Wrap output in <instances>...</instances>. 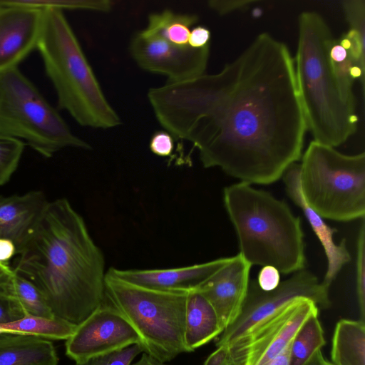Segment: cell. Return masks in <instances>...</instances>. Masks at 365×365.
<instances>
[{
  "label": "cell",
  "instance_id": "7402d4cb",
  "mask_svg": "<svg viewBox=\"0 0 365 365\" xmlns=\"http://www.w3.org/2000/svg\"><path fill=\"white\" fill-rule=\"evenodd\" d=\"M198 21L192 14H180L170 9L148 16L145 33L158 35L178 46L187 45L191 27Z\"/></svg>",
  "mask_w": 365,
  "mask_h": 365
},
{
  "label": "cell",
  "instance_id": "d6a6232c",
  "mask_svg": "<svg viewBox=\"0 0 365 365\" xmlns=\"http://www.w3.org/2000/svg\"><path fill=\"white\" fill-rule=\"evenodd\" d=\"M280 272L272 266H264L257 279L259 287L264 291H272L280 283Z\"/></svg>",
  "mask_w": 365,
  "mask_h": 365
},
{
  "label": "cell",
  "instance_id": "ffe728a7",
  "mask_svg": "<svg viewBox=\"0 0 365 365\" xmlns=\"http://www.w3.org/2000/svg\"><path fill=\"white\" fill-rule=\"evenodd\" d=\"M335 365H365V322L343 319L335 327L331 351Z\"/></svg>",
  "mask_w": 365,
  "mask_h": 365
},
{
  "label": "cell",
  "instance_id": "d590c367",
  "mask_svg": "<svg viewBox=\"0 0 365 365\" xmlns=\"http://www.w3.org/2000/svg\"><path fill=\"white\" fill-rule=\"evenodd\" d=\"M17 255L15 245L10 240L0 239V264H9V262Z\"/></svg>",
  "mask_w": 365,
  "mask_h": 365
},
{
  "label": "cell",
  "instance_id": "e575fe53",
  "mask_svg": "<svg viewBox=\"0 0 365 365\" xmlns=\"http://www.w3.org/2000/svg\"><path fill=\"white\" fill-rule=\"evenodd\" d=\"M204 365H235L232 362L228 348L226 345L217 346L205 360Z\"/></svg>",
  "mask_w": 365,
  "mask_h": 365
},
{
  "label": "cell",
  "instance_id": "ac0fdd59",
  "mask_svg": "<svg viewBox=\"0 0 365 365\" xmlns=\"http://www.w3.org/2000/svg\"><path fill=\"white\" fill-rule=\"evenodd\" d=\"M222 331L218 316L208 300L197 289L188 292L184 329L187 352L207 344Z\"/></svg>",
  "mask_w": 365,
  "mask_h": 365
},
{
  "label": "cell",
  "instance_id": "4fadbf2b",
  "mask_svg": "<svg viewBox=\"0 0 365 365\" xmlns=\"http://www.w3.org/2000/svg\"><path fill=\"white\" fill-rule=\"evenodd\" d=\"M43 18V9L0 0V73L18 67L37 48Z\"/></svg>",
  "mask_w": 365,
  "mask_h": 365
},
{
  "label": "cell",
  "instance_id": "836d02e7",
  "mask_svg": "<svg viewBox=\"0 0 365 365\" xmlns=\"http://www.w3.org/2000/svg\"><path fill=\"white\" fill-rule=\"evenodd\" d=\"M211 34L202 26H197L190 30L187 45L193 48H202L210 46Z\"/></svg>",
  "mask_w": 365,
  "mask_h": 365
},
{
  "label": "cell",
  "instance_id": "3957f363",
  "mask_svg": "<svg viewBox=\"0 0 365 365\" xmlns=\"http://www.w3.org/2000/svg\"><path fill=\"white\" fill-rule=\"evenodd\" d=\"M295 73L307 130L314 141L333 148L344 143L357 129L355 104L346 101L333 70L329 51L335 38L314 11L298 18Z\"/></svg>",
  "mask_w": 365,
  "mask_h": 365
},
{
  "label": "cell",
  "instance_id": "d6986e66",
  "mask_svg": "<svg viewBox=\"0 0 365 365\" xmlns=\"http://www.w3.org/2000/svg\"><path fill=\"white\" fill-rule=\"evenodd\" d=\"M53 344L43 338L13 334L0 335V365H58Z\"/></svg>",
  "mask_w": 365,
  "mask_h": 365
},
{
  "label": "cell",
  "instance_id": "9c48e42d",
  "mask_svg": "<svg viewBox=\"0 0 365 365\" xmlns=\"http://www.w3.org/2000/svg\"><path fill=\"white\" fill-rule=\"evenodd\" d=\"M329 289V287L304 269L280 282L272 291L262 290L257 280L250 281L239 316L222 332L216 346L232 344L297 298L309 299L318 308L329 307L331 305Z\"/></svg>",
  "mask_w": 365,
  "mask_h": 365
},
{
  "label": "cell",
  "instance_id": "484cf974",
  "mask_svg": "<svg viewBox=\"0 0 365 365\" xmlns=\"http://www.w3.org/2000/svg\"><path fill=\"white\" fill-rule=\"evenodd\" d=\"M14 4L44 9L56 8L63 9H83L108 12L112 9L113 1L108 0H52V1H17L10 0Z\"/></svg>",
  "mask_w": 365,
  "mask_h": 365
},
{
  "label": "cell",
  "instance_id": "ba28073f",
  "mask_svg": "<svg viewBox=\"0 0 365 365\" xmlns=\"http://www.w3.org/2000/svg\"><path fill=\"white\" fill-rule=\"evenodd\" d=\"M0 133L26 143L44 158L66 148H91L18 67L0 73Z\"/></svg>",
  "mask_w": 365,
  "mask_h": 365
},
{
  "label": "cell",
  "instance_id": "603a6c76",
  "mask_svg": "<svg viewBox=\"0 0 365 365\" xmlns=\"http://www.w3.org/2000/svg\"><path fill=\"white\" fill-rule=\"evenodd\" d=\"M318 313L319 310L313 312L294 335L291 344L289 365H304L325 345Z\"/></svg>",
  "mask_w": 365,
  "mask_h": 365
},
{
  "label": "cell",
  "instance_id": "8fae6325",
  "mask_svg": "<svg viewBox=\"0 0 365 365\" xmlns=\"http://www.w3.org/2000/svg\"><path fill=\"white\" fill-rule=\"evenodd\" d=\"M129 51L142 69L165 76L168 83H176L205 73L210 46L202 48L178 46L141 30L132 38Z\"/></svg>",
  "mask_w": 365,
  "mask_h": 365
},
{
  "label": "cell",
  "instance_id": "8992f818",
  "mask_svg": "<svg viewBox=\"0 0 365 365\" xmlns=\"http://www.w3.org/2000/svg\"><path fill=\"white\" fill-rule=\"evenodd\" d=\"M105 291L138 334L143 352L165 363L187 352L184 329L188 292L148 288L107 272Z\"/></svg>",
  "mask_w": 365,
  "mask_h": 365
},
{
  "label": "cell",
  "instance_id": "2e32d148",
  "mask_svg": "<svg viewBox=\"0 0 365 365\" xmlns=\"http://www.w3.org/2000/svg\"><path fill=\"white\" fill-rule=\"evenodd\" d=\"M286 192L289 198L304 212L313 231L320 241L327 256L328 266L323 282L330 287L342 269L351 261L345 239L339 244L333 240L337 230L328 226L323 218L313 210L305 201L300 185V165L292 164L282 175Z\"/></svg>",
  "mask_w": 365,
  "mask_h": 365
},
{
  "label": "cell",
  "instance_id": "cb8c5ba5",
  "mask_svg": "<svg viewBox=\"0 0 365 365\" xmlns=\"http://www.w3.org/2000/svg\"><path fill=\"white\" fill-rule=\"evenodd\" d=\"M10 281L14 294L26 314L45 318L56 317L43 294L31 282L13 270Z\"/></svg>",
  "mask_w": 365,
  "mask_h": 365
},
{
  "label": "cell",
  "instance_id": "277c9868",
  "mask_svg": "<svg viewBox=\"0 0 365 365\" xmlns=\"http://www.w3.org/2000/svg\"><path fill=\"white\" fill-rule=\"evenodd\" d=\"M223 201L240 254L252 266H272L285 274L304 269L301 220L284 202L242 182L225 187Z\"/></svg>",
  "mask_w": 365,
  "mask_h": 365
},
{
  "label": "cell",
  "instance_id": "74e56055",
  "mask_svg": "<svg viewBox=\"0 0 365 365\" xmlns=\"http://www.w3.org/2000/svg\"><path fill=\"white\" fill-rule=\"evenodd\" d=\"M130 365H170L167 363L162 362L154 357L143 352L140 358L135 362Z\"/></svg>",
  "mask_w": 365,
  "mask_h": 365
},
{
  "label": "cell",
  "instance_id": "8d00e7d4",
  "mask_svg": "<svg viewBox=\"0 0 365 365\" xmlns=\"http://www.w3.org/2000/svg\"><path fill=\"white\" fill-rule=\"evenodd\" d=\"M292 342L275 358L263 365H289Z\"/></svg>",
  "mask_w": 365,
  "mask_h": 365
},
{
  "label": "cell",
  "instance_id": "60d3db41",
  "mask_svg": "<svg viewBox=\"0 0 365 365\" xmlns=\"http://www.w3.org/2000/svg\"><path fill=\"white\" fill-rule=\"evenodd\" d=\"M324 365H335V364H332V363H331V362H329V361L326 360V362H325Z\"/></svg>",
  "mask_w": 365,
  "mask_h": 365
},
{
  "label": "cell",
  "instance_id": "5bb4252c",
  "mask_svg": "<svg viewBox=\"0 0 365 365\" xmlns=\"http://www.w3.org/2000/svg\"><path fill=\"white\" fill-rule=\"evenodd\" d=\"M251 267L239 253L229 257L225 265L197 289L215 309L223 331L241 312L249 287Z\"/></svg>",
  "mask_w": 365,
  "mask_h": 365
},
{
  "label": "cell",
  "instance_id": "ab89813d",
  "mask_svg": "<svg viewBox=\"0 0 365 365\" xmlns=\"http://www.w3.org/2000/svg\"><path fill=\"white\" fill-rule=\"evenodd\" d=\"M12 268L9 264H0V282L6 279L11 273Z\"/></svg>",
  "mask_w": 365,
  "mask_h": 365
},
{
  "label": "cell",
  "instance_id": "4316f807",
  "mask_svg": "<svg viewBox=\"0 0 365 365\" xmlns=\"http://www.w3.org/2000/svg\"><path fill=\"white\" fill-rule=\"evenodd\" d=\"M10 275L0 282V324L19 320L26 315L14 294Z\"/></svg>",
  "mask_w": 365,
  "mask_h": 365
},
{
  "label": "cell",
  "instance_id": "e0dca14e",
  "mask_svg": "<svg viewBox=\"0 0 365 365\" xmlns=\"http://www.w3.org/2000/svg\"><path fill=\"white\" fill-rule=\"evenodd\" d=\"M48 202L40 190L0 195V239L11 241L17 255L34 231Z\"/></svg>",
  "mask_w": 365,
  "mask_h": 365
},
{
  "label": "cell",
  "instance_id": "83f0119b",
  "mask_svg": "<svg viewBox=\"0 0 365 365\" xmlns=\"http://www.w3.org/2000/svg\"><path fill=\"white\" fill-rule=\"evenodd\" d=\"M356 242V294L361 319H365V222L362 219Z\"/></svg>",
  "mask_w": 365,
  "mask_h": 365
},
{
  "label": "cell",
  "instance_id": "52a82bcc",
  "mask_svg": "<svg viewBox=\"0 0 365 365\" xmlns=\"http://www.w3.org/2000/svg\"><path fill=\"white\" fill-rule=\"evenodd\" d=\"M300 185L308 205L339 222L365 215V153L346 155L312 141L302 155Z\"/></svg>",
  "mask_w": 365,
  "mask_h": 365
},
{
  "label": "cell",
  "instance_id": "4dcf8cb0",
  "mask_svg": "<svg viewBox=\"0 0 365 365\" xmlns=\"http://www.w3.org/2000/svg\"><path fill=\"white\" fill-rule=\"evenodd\" d=\"M174 139L173 135L166 130L156 131L151 136L149 148L158 156L168 157L174 150Z\"/></svg>",
  "mask_w": 365,
  "mask_h": 365
},
{
  "label": "cell",
  "instance_id": "7a4b0ae2",
  "mask_svg": "<svg viewBox=\"0 0 365 365\" xmlns=\"http://www.w3.org/2000/svg\"><path fill=\"white\" fill-rule=\"evenodd\" d=\"M12 270L43 294L56 317L78 325L105 303V257L66 198L49 201Z\"/></svg>",
  "mask_w": 365,
  "mask_h": 365
},
{
  "label": "cell",
  "instance_id": "b9f144b4",
  "mask_svg": "<svg viewBox=\"0 0 365 365\" xmlns=\"http://www.w3.org/2000/svg\"><path fill=\"white\" fill-rule=\"evenodd\" d=\"M1 334V333L0 332V335Z\"/></svg>",
  "mask_w": 365,
  "mask_h": 365
},
{
  "label": "cell",
  "instance_id": "7c38bea8",
  "mask_svg": "<svg viewBox=\"0 0 365 365\" xmlns=\"http://www.w3.org/2000/svg\"><path fill=\"white\" fill-rule=\"evenodd\" d=\"M137 344L140 345V340L135 329L115 307L105 302L76 326L65 347L70 359L81 362Z\"/></svg>",
  "mask_w": 365,
  "mask_h": 365
},
{
  "label": "cell",
  "instance_id": "44dd1931",
  "mask_svg": "<svg viewBox=\"0 0 365 365\" xmlns=\"http://www.w3.org/2000/svg\"><path fill=\"white\" fill-rule=\"evenodd\" d=\"M76 326L58 317L45 318L26 314L19 320L1 324L0 332L1 334L30 335L48 340H66L73 334Z\"/></svg>",
  "mask_w": 365,
  "mask_h": 365
},
{
  "label": "cell",
  "instance_id": "6da1fadb",
  "mask_svg": "<svg viewBox=\"0 0 365 365\" xmlns=\"http://www.w3.org/2000/svg\"><path fill=\"white\" fill-rule=\"evenodd\" d=\"M159 123L197 148L205 168L268 185L302 154L307 123L289 48L258 35L218 73L152 88Z\"/></svg>",
  "mask_w": 365,
  "mask_h": 365
},
{
  "label": "cell",
  "instance_id": "5b68a950",
  "mask_svg": "<svg viewBox=\"0 0 365 365\" xmlns=\"http://www.w3.org/2000/svg\"><path fill=\"white\" fill-rule=\"evenodd\" d=\"M43 11L36 48L56 91L58 108L82 126L108 129L120 125L63 11Z\"/></svg>",
  "mask_w": 365,
  "mask_h": 365
},
{
  "label": "cell",
  "instance_id": "f546056e",
  "mask_svg": "<svg viewBox=\"0 0 365 365\" xmlns=\"http://www.w3.org/2000/svg\"><path fill=\"white\" fill-rule=\"evenodd\" d=\"M342 8L351 29L364 35L365 1L346 0L342 1Z\"/></svg>",
  "mask_w": 365,
  "mask_h": 365
},
{
  "label": "cell",
  "instance_id": "9a60e30c",
  "mask_svg": "<svg viewBox=\"0 0 365 365\" xmlns=\"http://www.w3.org/2000/svg\"><path fill=\"white\" fill-rule=\"evenodd\" d=\"M222 257L193 265L150 269H120L110 267L107 274L137 285L161 290L190 292L203 282L228 261Z\"/></svg>",
  "mask_w": 365,
  "mask_h": 365
},
{
  "label": "cell",
  "instance_id": "1f68e13d",
  "mask_svg": "<svg viewBox=\"0 0 365 365\" xmlns=\"http://www.w3.org/2000/svg\"><path fill=\"white\" fill-rule=\"evenodd\" d=\"M255 1L247 0H212L207 2L208 6L220 15H225L237 10L247 9Z\"/></svg>",
  "mask_w": 365,
  "mask_h": 365
},
{
  "label": "cell",
  "instance_id": "d4e9b609",
  "mask_svg": "<svg viewBox=\"0 0 365 365\" xmlns=\"http://www.w3.org/2000/svg\"><path fill=\"white\" fill-rule=\"evenodd\" d=\"M25 143L0 133V186L6 184L17 169Z\"/></svg>",
  "mask_w": 365,
  "mask_h": 365
},
{
  "label": "cell",
  "instance_id": "f35d334b",
  "mask_svg": "<svg viewBox=\"0 0 365 365\" xmlns=\"http://www.w3.org/2000/svg\"><path fill=\"white\" fill-rule=\"evenodd\" d=\"M325 362L322 350H318L304 365H324Z\"/></svg>",
  "mask_w": 365,
  "mask_h": 365
},
{
  "label": "cell",
  "instance_id": "f1b7e54d",
  "mask_svg": "<svg viewBox=\"0 0 365 365\" xmlns=\"http://www.w3.org/2000/svg\"><path fill=\"white\" fill-rule=\"evenodd\" d=\"M143 352L140 344H133L114 352L75 362L73 365H130Z\"/></svg>",
  "mask_w": 365,
  "mask_h": 365
},
{
  "label": "cell",
  "instance_id": "30bf717a",
  "mask_svg": "<svg viewBox=\"0 0 365 365\" xmlns=\"http://www.w3.org/2000/svg\"><path fill=\"white\" fill-rule=\"evenodd\" d=\"M317 304L297 298L246 335L226 345L235 365H263L278 356L292 341Z\"/></svg>",
  "mask_w": 365,
  "mask_h": 365
}]
</instances>
